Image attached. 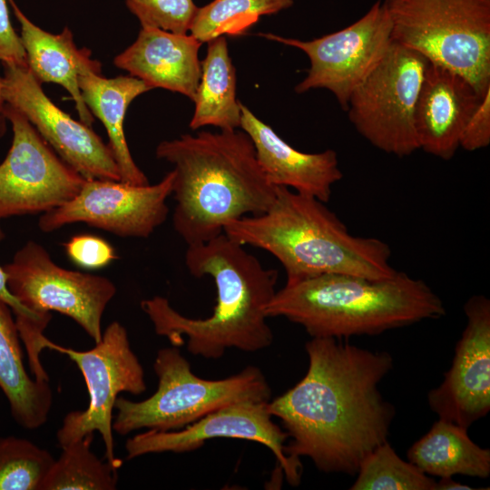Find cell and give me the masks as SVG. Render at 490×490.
<instances>
[{"label": "cell", "instance_id": "obj_1", "mask_svg": "<svg viewBox=\"0 0 490 490\" xmlns=\"http://www.w3.org/2000/svg\"><path fill=\"white\" fill-rule=\"evenodd\" d=\"M306 375L267 403L289 442L293 462L309 458L323 473L355 475L363 459L387 441L395 409L378 386L392 370L387 351H371L333 338L305 345Z\"/></svg>", "mask_w": 490, "mask_h": 490}, {"label": "cell", "instance_id": "obj_2", "mask_svg": "<svg viewBox=\"0 0 490 490\" xmlns=\"http://www.w3.org/2000/svg\"><path fill=\"white\" fill-rule=\"evenodd\" d=\"M184 261L196 277L212 278L217 302L205 318L185 317L169 300L154 296L141 302L157 335L192 355L219 358L229 348L255 352L270 347L273 333L266 307L276 293L278 271L265 268L243 245L224 232L204 243L187 246Z\"/></svg>", "mask_w": 490, "mask_h": 490}, {"label": "cell", "instance_id": "obj_3", "mask_svg": "<svg viewBox=\"0 0 490 490\" xmlns=\"http://www.w3.org/2000/svg\"><path fill=\"white\" fill-rule=\"evenodd\" d=\"M155 153L174 166L172 225L187 246L222 234L230 221L260 215L273 202L276 186L242 130L182 134L161 142Z\"/></svg>", "mask_w": 490, "mask_h": 490}, {"label": "cell", "instance_id": "obj_4", "mask_svg": "<svg viewBox=\"0 0 490 490\" xmlns=\"http://www.w3.org/2000/svg\"><path fill=\"white\" fill-rule=\"evenodd\" d=\"M223 232L272 254L285 270L286 283L324 274L385 279L397 271L384 240L352 235L325 202L283 186H276L265 212L232 220Z\"/></svg>", "mask_w": 490, "mask_h": 490}, {"label": "cell", "instance_id": "obj_5", "mask_svg": "<svg viewBox=\"0 0 490 490\" xmlns=\"http://www.w3.org/2000/svg\"><path fill=\"white\" fill-rule=\"evenodd\" d=\"M265 311L268 318L283 317L303 327L311 338L343 340L446 315L440 297L402 271L385 279L324 274L286 283Z\"/></svg>", "mask_w": 490, "mask_h": 490}, {"label": "cell", "instance_id": "obj_6", "mask_svg": "<svg viewBox=\"0 0 490 490\" xmlns=\"http://www.w3.org/2000/svg\"><path fill=\"white\" fill-rule=\"evenodd\" d=\"M153 369L157 390L148 398L132 401L118 397L113 430L125 436L144 428L156 431L180 430L204 416L239 402H267L271 390L262 371L249 366L221 379L196 376L178 347L161 348Z\"/></svg>", "mask_w": 490, "mask_h": 490}, {"label": "cell", "instance_id": "obj_7", "mask_svg": "<svg viewBox=\"0 0 490 490\" xmlns=\"http://www.w3.org/2000/svg\"><path fill=\"white\" fill-rule=\"evenodd\" d=\"M394 43L490 90V0H383Z\"/></svg>", "mask_w": 490, "mask_h": 490}, {"label": "cell", "instance_id": "obj_8", "mask_svg": "<svg viewBox=\"0 0 490 490\" xmlns=\"http://www.w3.org/2000/svg\"><path fill=\"white\" fill-rule=\"evenodd\" d=\"M428 64L423 54L393 42L350 95L349 121L374 147L397 157L419 150L415 110Z\"/></svg>", "mask_w": 490, "mask_h": 490}, {"label": "cell", "instance_id": "obj_9", "mask_svg": "<svg viewBox=\"0 0 490 490\" xmlns=\"http://www.w3.org/2000/svg\"><path fill=\"white\" fill-rule=\"evenodd\" d=\"M45 348L67 355L78 366L89 395L85 409L69 412L56 436L60 447L99 432L105 459L116 467L122 461L114 455L113 411L118 395H141L147 387L143 368L132 349L126 328L118 321L108 325L95 346L84 351L61 347L47 339Z\"/></svg>", "mask_w": 490, "mask_h": 490}, {"label": "cell", "instance_id": "obj_10", "mask_svg": "<svg viewBox=\"0 0 490 490\" xmlns=\"http://www.w3.org/2000/svg\"><path fill=\"white\" fill-rule=\"evenodd\" d=\"M14 298L39 318L51 311L71 318L97 343L102 318L116 293L113 282L99 275L64 269L39 243L29 240L3 266Z\"/></svg>", "mask_w": 490, "mask_h": 490}, {"label": "cell", "instance_id": "obj_11", "mask_svg": "<svg viewBox=\"0 0 490 490\" xmlns=\"http://www.w3.org/2000/svg\"><path fill=\"white\" fill-rule=\"evenodd\" d=\"M391 22L382 0L375 2L358 20L337 32L309 41L271 33L268 40L298 48L309 59L307 76L295 87L303 93L327 89L346 111L352 93L366 80L393 44Z\"/></svg>", "mask_w": 490, "mask_h": 490}, {"label": "cell", "instance_id": "obj_12", "mask_svg": "<svg viewBox=\"0 0 490 490\" xmlns=\"http://www.w3.org/2000/svg\"><path fill=\"white\" fill-rule=\"evenodd\" d=\"M2 114L13 129L0 163V220L44 213L72 200L85 179L64 162L29 121L5 103Z\"/></svg>", "mask_w": 490, "mask_h": 490}, {"label": "cell", "instance_id": "obj_13", "mask_svg": "<svg viewBox=\"0 0 490 490\" xmlns=\"http://www.w3.org/2000/svg\"><path fill=\"white\" fill-rule=\"evenodd\" d=\"M174 175L172 170L158 183L147 185L85 180L72 200L42 213L38 227L52 232L82 222L122 238H148L168 217Z\"/></svg>", "mask_w": 490, "mask_h": 490}, {"label": "cell", "instance_id": "obj_14", "mask_svg": "<svg viewBox=\"0 0 490 490\" xmlns=\"http://www.w3.org/2000/svg\"><path fill=\"white\" fill-rule=\"evenodd\" d=\"M3 65L5 103L18 110L64 162L85 180L121 181L108 144L90 126L54 104L28 66Z\"/></svg>", "mask_w": 490, "mask_h": 490}, {"label": "cell", "instance_id": "obj_15", "mask_svg": "<svg viewBox=\"0 0 490 490\" xmlns=\"http://www.w3.org/2000/svg\"><path fill=\"white\" fill-rule=\"evenodd\" d=\"M267 402L244 401L217 409L175 431L146 430L126 440V458L154 453H186L201 448L207 440L236 438L268 447L277 458L288 483H300L301 464L285 454L287 433L272 420Z\"/></svg>", "mask_w": 490, "mask_h": 490}, {"label": "cell", "instance_id": "obj_16", "mask_svg": "<svg viewBox=\"0 0 490 490\" xmlns=\"http://www.w3.org/2000/svg\"><path fill=\"white\" fill-rule=\"evenodd\" d=\"M466 326L442 383L427 394L439 419L468 429L490 410V300L470 297L464 305Z\"/></svg>", "mask_w": 490, "mask_h": 490}, {"label": "cell", "instance_id": "obj_17", "mask_svg": "<svg viewBox=\"0 0 490 490\" xmlns=\"http://www.w3.org/2000/svg\"><path fill=\"white\" fill-rule=\"evenodd\" d=\"M482 98L465 77L429 62L415 110L419 150L442 160L452 159Z\"/></svg>", "mask_w": 490, "mask_h": 490}, {"label": "cell", "instance_id": "obj_18", "mask_svg": "<svg viewBox=\"0 0 490 490\" xmlns=\"http://www.w3.org/2000/svg\"><path fill=\"white\" fill-rule=\"evenodd\" d=\"M240 111V128L250 138L257 160L270 182L328 202L332 186L343 177L336 152L330 149L316 153L300 152L242 103Z\"/></svg>", "mask_w": 490, "mask_h": 490}, {"label": "cell", "instance_id": "obj_19", "mask_svg": "<svg viewBox=\"0 0 490 490\" xmlns=\"http://www.w3.org/2000/svg\"><path fill=\"white\" fill-rule=\"evenodd\" d=\"M201 44L191 34L142 26L136 40L115 56L113 64L152 89L179 93L193 102L201 74Z\"/></svg>", "mask_w": 490, "mask_h": 490}, {"label": "cell", "instance_id": "obj_20", "mask_svg": "<svg viewBox=\"0 0 490 490\" xmlns=\"http://www.w3.org/2000/svg\"><path fill=\"white\" fill-rule=\"evenodd\" d=\"M98 61L88 54L78 71L82 97L93 116L103 124L109 138L108 146L119 169L121 181L147 185L148 178L132 159L123 131V122L130 103L139 95L152 90L132 75L103 77Z\"/></svg>", "mask_w": 490, "mask_h": 490}, {"label": "cell", "instance_id": "obj_21", "mask_svg": "<svg viewBox=\"0 0 490 490\" xmlns=\"http://www.w3.org/2000/svg\"><path fill=\"white\" fill-rule=\"evenodd\" d=\"M7 1L21 26L20 38L29 70L40 83H53L63 86L74 100L80 121L91 127L94 118L78 84L80 64L90 51L76 47L68 27L58 34L46 32L32 23L14 0Z\"/></svg>", "mask_w": 490, "mask_h": 490}, {"label": "cell", "instance_id": "obj_22", "mask_svg": "<svg viewBox=\"0 0 490 490\" xmlns=\"http://www.w3.org/2000/svg\"><path fill=\"white\" fill-rule=\"evenodd\" d=\"M13 314L10 306L0 299V389L15 421L24 429L34 430L48 419L53 391L48 380L28 375Z\"/></svg>", "mask_w": 490, "mask_h": 490}, {"label": "cell", "instance_id": "obj_23", "mask_svg": "<svg viewBox=\"0 0 490 490\" xmlns=\"http://www.w3.org/2000/svg\"><path fill=\"white\" fill-rule=\"evenodd\" d=\"M407 456L426 475H463L482 479L490 475V450L476 445L467 429L439 418L409 447Z\"/></svg>", "mask_w": 490, "mask_h": 490}, {"label": "cell", "instance_id": "obj_24", "mask_svg": "<svg viewBox=\"0 0 490 490\" xmlns=\"http://www.w3.org/2000/svg\"><path fill=\"white\" fill-rule=\"evenodd\" d=\"M201 61V74L193 100L191 130L208 125L220 130L240 128V103L236 96V70L224 36L209 41Z\"/></svg>", "mask_w": 490, "mask_h": 490}, {"label": "cell", "instance_id": "obj_25", "mask_svg": "<svg viewBox=\"0 0 490 490\" xmlns=\"http://www.w3.org/2000/svg\"><path fill=\"white\" fill-rule=\"evenodd\" d=\"M93 434L62 447L48 471L41 490H114L117 469L91 450Z\"/></svg>", "mask_w": 490, "mask_h": 490}, {"label": "cell", "instance_id": "obj_26", "mask_svg": "<svg viewBox=\"0 0 490 490\" xmlns=\"http://www.w3.org/2000/svg\"><path fill=\"white\" fill-rule=\"evenodd\" d=\"M293 0H213L198 8L190 33L201 43L244 34L261 15L290 7Z\"/></svg>", "mask_w": 490, "mask_h": 490}, {"label": "cell", "instance_id": "obj_27", "mask_svg": "<svg viewBox=\"0 0 490 490\" xmlns=\"http://www.w3.org/2000/svg\"><path fill=\"white\" fill-rule=\"evenodd\" d=\"M350 490H435L436 480L399 457L388 443L379 445L361 462Z\"/></svg>", "mask_w": 490, "mask_h": 490}, {"label": "cell", "instance_id": "obj_28", "mask_svg": "<svg viewBox=\"0 0 490 490\" xmlns=\"http://www.w3.org/2000/svg\"><path fill=\"white\" fill-rule=\"evenodd\" d=\"M54 457L32 441L0 436V490H41Z\"/></svg>", "mask_w": 490, "mask_h": 490}, {"label": "cell", "instance_id": "obj_29", "mask_svg": "<svg viewBox=\"0 0 490 490\" xmlns=\"http://www.w3.org/2000/svg\"><path fill=\"white\" fill-rule=\"evenodd\" d=\"M142 26L187 34L199 7L192 0H125Z\"/></svg>", "mask_w": 490, "mask_h": 490}, {"label": "cell", "instance_id": "obj_30", "mask_svg": "<svg viewBox=\"0 0 490 490\" xmlns=\"http://www.w3.org/2000/svg\"><path fill=\"white\" fill-rule=\"evenodd\" d=\"M64 248L71 261L89 270L106 267L117 259L113 247L93 234L73 236L64 244Z\"/></svg>", "mask_w": 490, "mask_h": 490}, {"label": "cell", "instance_id": "obj_31", "mask_svg": "<svg viewBox=\"0 0 490 490\" xmlns=\"http://www.w3.org/2000/svg\"><path fill=\"white\" fill-rule=\"evenodd\" d=\"M490 143V90L483 96L463 130L460 147L468 152Z\"/></svg>", "mask_w": 490, "mask_h": 490}, {"label": "cell", "instance_id": "obj_32", "mask_svg": "<svg viewBox=\"0 0 490 490\" xmlns=\"http://www.w3.org/2000/svg\"><path fill=\"white\" fill-rule=\"evenodd\" d=\"M7 0H0V62L27 66V57L20 36L12 26Z\"/></svg>", "mask_w": 490, "mask_h": 490}, {"label": "cell", "instance_id": "obj_33", "mask_svg": "<svg viewBox=\"0 0 490 490\" xmlns=\"http://www.w3.org/2000/svg\"><path fill=\"white\" fill-rule=\"evenodd\" d=\"M4 238H5V233L0 225V240H2ZM0 299L10 306L15 316H24V317L31 318L43 321L47 324H49L50 322V320L48 319L39 318L36 315L33 314L31 311L25 309L14 298V296L11 294V292L8 289L7 282H6V275L3 267L1 266H0Z\"/></svg>", "mask_w": 490, "mask_h": 490}, {"label": "cell", "instance_id": "obj_34", "mask_svg": "<svg viewBox=\"0 0 490 490\" xmlns=\"http://www.w3.org/2000/svg\"><path fill=\"white\" fill-rule=\"evenodd\" d=\"M473 487L456 482L452 477H440L436 481L435 490H471Z\"/></svg>", "mask_w": 490, "mask_h": 490}, {"label": "cell", "instance_id": "obj_35", "mask_svg": "<svg viewBox=\"0 0 490 490\" xmlns=\"http://www.w3.org/2000/svg\"><path fill=\"white\" fill-rule=\"evenodd\" d=\"M5 104V103L3 97V76L0 75V114H2Z\"/></svg>", "mask_w": 490, "mask_h": 490}, {"label": "cell", "instance_id": "obj_36", "mask_svg": "<svg viewBox=\"0 0 490 490\" xmlns=\"http://www.w3.org/2000/svg\"><path fill=\"white\" fill-rule=\"evenodd\" d=\"M5 118L3 114H0V136H2L5 131Z\"/></svg>", "mask_w": 490, "mask_h": 490}]
</instances>
